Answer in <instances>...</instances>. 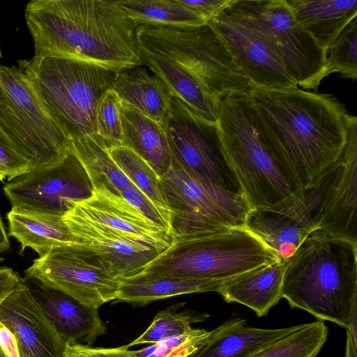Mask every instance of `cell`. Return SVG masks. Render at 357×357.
<instances>
[{"label": "cell", "mask_w": 357, "mask_h": 357, "mask_svg": "<svg viewBox=\"0 0 357 357\" xmlns=\"http://www.w3.org/2000/svg\"><path fill=\"white\" fill-rule=\"evenodd\" d=\"M248 95L274 141L282 169L298 189L337 162L348 139L349 113L335 97L298 87L252 86Z\"/></svg>", "instance_id": "1"}, {"label": "cell", "mask_w": 357, "mask_h": 357, "mask_svg": "<svg viewBox=\"0 0 357 357\" xmlns=\"http://www.w3.org/2000/svg\"><path fill=\"white\" fill-rule=\"evenodd\" d=\"M24 17L34 57H63L114 70L142 65L137 26L116 0H31Z\"/></svg>", "instance_id": "2"}, {"label": "cell", "mask_w": 357, "mask_h": 357, "mask_svg": "<svg viewBox=\"0 0 357 357\" xmlns=\"http://www.w3.org/2000/svg\"><path fill=\"white\" fill-rule=\"evenodd\" d=\"M282 298L292 308L347 328L357 307V243L312 231L285 261Z\"/></svg>", "instance_id": "3"}, {"label": "cell", "mask_w": 357, "mask_h": 357, "mask_svg": "<svg viewBox=\"0 0 357 357\" xmlns=\"http://www.w3.org/2000/svg\"><path fill=\"white\" fill-rule=\"evenodd\" d=\"M217 125L229 165L251 208L273 205L298 190L282 170L274 141L248 93L220 98Z\"/></svg>", "instance_id": "4"}, {"label": "cell", "mask_w": 357, "mask_h": 357, "mask_svg": "<svg viewBox=\"0 0 357 357\" xmlns=\"http://www.w3.org/2000/svg\"><path fill=\"white\" fill-rule=\"evenodd\" d=\"M38 99L71 142L96 133L97 104L119 70L63 57L18 60Z\"/></svg>", "instance_id": "5"}, {"label": "cell", "mask_w": 357, "mask_h": 357, "mask_svg": "<svg viewBox=\"0 0 357 357\" xmlns=\"http://www.w3.org/2000/svg\"><path fill=\"white\" fill-rule=\"evenodd\" d=\"M160 179L170 213L172 245L245 227L252 208L241 194L207 181L173 158Z\"/></svg>", "instance_id": "6"}, {"label": "cell", "mask_w": 357, "mask_h": 357, "mask_svg": "<svg viewBox=\"0 0 357 357\" xmlns=\"http://www.w3.org/2000/svg\"><path fill=\"white\" fill-rule=\"evenodd\" d=\"M281 261L262 240L241 227L188 243L171 244L136 276L227 280Z\"/></svg>", "instance_id": "7"}, {"label": "cell", "mask_w": 357, "mask_h": 357, "mask_svg": "<svg viewBox=\"0 0 357 357\" xmlns=\"http://www.w3.org/2000/svg\"><path fill=\"white\" fill-rule=\"evenodd\" d=\"M0 128L31 169L54 165L73 152L18 66L0 65Z\"/></svg>", "instance_id": "8"}, {"label": "cell", "mask_w": 357, "mask_h": 357, "mask_svg": "<svg viewBox=\"0 0 357 357\" xmlns=\"http://www.w3.org/2000/svg\"><path fill=\"white\" fill-rule=\"evenodd\" d=\"M139 44L153 48L183 66L220 99L248 94L252 84L206 23L190 27L140 25Z\"/></svg>", "instance_id": "9"}, {"label": "cell", "mask_w": 357, "mask_h": 357, "mask_svg": "<svg viewBox=\"0 0 357 357\" xmlns=\"http://www.w3.org/2000/svg\"><path fill=\"white\" fill-rule=\"evenodd\" d=\"M256 31L303 89L330 75L327 50L298 22L286 0H234L226 10Z\"/></svg>", "instance_id": "10"}, {"label": "cell", "mask_w": 357, "mask_h": 357, "mask_svg": "<svg viewBox=\"0 0 357 357\" xmlns=\"http://www.w3.org/2000/svg\"><path fill=\"white\" fill-rule=\"evenodd\" d=\"M342 165V154L314 183L298 189L273 205L252 208L245 227L262 240L282 261L287 260L303 241L317 229Z\"/></svg>", "instance_id": "11"}, {"label": "cell", "mask_w": 357, "mask_h": 357, "mask_svg": "<svg viewBox=\"0 0 357 357\" xmlns=\"http://www.w3.org/2000/svg\"><path fill=\"white\" fill-rule=\"evenodd\" d=\"M162 123L174 160L207 181L241 194L217 123L199 117L174 95Z\"/></svg>", "instance_id": "12"}, {"label": "cell", "mask_w": 357, "mask_h": 357, "mask_svg": "<svg viewBox=\"0 0 357 357\" xmlns=\"http://www.w3.org/2000/svg\"><path fill=\"white\" fill-rule=\"evenodd\" d=\"M13 208L63 217L75 202L89 197L93 188L73 152L57 163L31 169L3 187Z\"/></svg>", "instance_id": "13"}, {"label": "cell", "mask_w": 357, "mask_h": 357, "mask_svg": "<svg viewBox=\"0 0 357 357\" xmlns=\"http://www.w3.org/2000/svg\"><path fill=\"white\" fill-rule=\"evenodd\" d=\"M24 274L26 280H35L96 308L116 300L120 284L95 257L73 247L54 248L38 257Z\"/></svg>", "instance_id": "14"}, {"label": "cell", "mask_w": 357, "mask_h": 357, "mask_svg": "<svg viewBox=\"0 0 357 357\" xmlns=\"http://www.w3.org/2000/svg\"><path fill=\"white\" fill-rule=\"evenodd\" d=\"M63 218L74 238L73 248L95 257L114 278L130 279L164 250L105 225L91 220L73 209Z\"/></svg>", "instance_id": "15"}, {"label": "cell", "mask_w": 357, "mask_h": 357, "mask_svg": "<svg viewBox=\"0 0 357 357\" xmlns=\"http://www.w3.org/2000/svg\"><path fill=\"white\" fill-rule=\"evenodd\" d=\"M206 23L221 39L252 86L298 87L266 41L239 18L225 10Z\"/></svg>", "instance_id": "16"}, {"label": "cell", "mask_w": 357, "mask_h": 357, "mask_svg": "<svg viewBox=\"0 0 357 357\" xmlns=\"http://www.w3.org/2000/svg\"><path fill=\"white\" fill-rule=\"evenodd\" d=\"M0 322L15 335L20 351L32 357H63L66 342L24 279L0 303Z\"/></svg>", "instance_id": "17"}, {"label": "cell", "mask_w": 357, "mask_h": 357, "mask_svg": "<svg viewBox=\"0 0 357 357\" xmlns=\"http://www.w3.org/2000/svg\"><path fill=\"white\" fill-rule=\"evenodd\" d=\"M70 209L162 250L172 243V238L164 229L149 220L122 195L105 185L93 188L89 197L75 202Z\"/></svg>", "instance_id": "18"}, {"label": "cell", "mask_w": 357, "mask_h": 357, "mask_svg": "<svg viewBox=\"0 0 357 357\" xmlns=\"http://www.w3.org/2000/svg\"><path fill=\"white\" fill-rule=\"evenodd\" d=\"M342 165L317 229L357 243V118L349 114Z\"/></svg>", "instance_id": "19"}, {"label": "cell", "mask_w": 357, "mask_h": 357, "mask_svg": "<svg viewBox=\"0 0 357 357\" xmlns=\"http://www.w3.org/2000/svg\"><path fill=\"white\" fill-rule=\"evenodd\" d=\"M34 298L66 342L91 345L106 332L98 308L84 305L67 294L26 280Z\"/></svg>", "instance_id": "20"}, {"label": "cell", "mask_w": 357, "mask_h": 357, "mask_svg": "<svg viewBox=\"0 0 357 357\" xmlns=\"http://www.w3.org/2000/svg\"><path fill=\"white\" fill-rule=\"evenodd\" d=\"M138 50L142 63L158 76L173 95L202 119L217 123L220 99L211 94L194 75L153 48L138 43Z\"/></svg>", "instance_id": "21"}, {"label": "cell", "mask_w": 357, "mask_h": 357, "mask_svg": "<svg viewBox=\"0 0 357 357\" xmlns=\"http://www.w3.org/2000/svg\"><path fill=\"white\" fill-rule=\"evenodd\" d=\"M300 325L260 328L249 326L245 319L233 314L211 331L206 342L188 357H250L296 330Z\"/></svg>", "instance_id": "22"}, {"label": "cell", "mask_w": 357, "mask_h": 357, "mask_svg": "<svg viewBox=\"0 0 357 357\" xmlns=\"http://www.w3.org/2000/svg\"><path fill=\"white\" fill-rule=\"evenodd\" d=\"M285 261L263 266L224 282L217 293L227 303H237L266 316L282 298Z\"/></svg>", "instance_id": "23"}, {"label": "cell", "mask_w": 357, "mask_h": 357, "mask_svg": "<svg viewBox=\"0 0 357 357\" xmlns=\"http://www.w3.org/2000/svg\"><path fill=\"white\" fill-rule=\"evenodd\" d=\"M112 89L122 102L160 123L173 97L163 81L143 64L119 70Z\"/></svg>", "instance_id": "24"}, {"label": "cell", "mask_w": 357, "mask_h": 357, "mask_svg": "<svg viewBox=\"0 0 357 357\" xmlns=\"http://www.w3.org/2000/svg\"><path fill=\"white\" fill-rule=\"evenodd\" d=\"M122 145L132 149L160 176L172 164V153L162 123L121 101Z\"/></svg>", "instance_id": "25"}, {"label": "cell", "mask_w": 357, "mask_h": 357, "mask_svg": "<svg viewBox=\"0 0 357 357\" xmlns=\"http://www.w3.org/2000/svg\"><path fill=\"white\" fill-rule=\"evenodd\" d=\"M301 26L326 50L357 17L356 0H286Z\"/></svg>", "instance_id": "26"}, {"label": "cell", "mask_w": 357, "mask_h": 357, "mask_svg": "<svg viewBox=\"0 0 357 357\" xmlns=\"http://www.w3.org/2000/svg\"><path fill=\"white\" fill-rule=\"evenodd\" d=\"M7 219L8 236L20 243L21 253L30 248L41 257L54 248L74 245L73 236L61 216L11 208Z\"/></svg>", "instance_id": "27"}, {"label": "cell", "mask_w": 357, "mask_h": 357, "mask_svg": "<svg viewBox=\"0 0 357 357\" xmlns=\"http://www.w3.org/2000/svg\"><path fill=\"white\" fill-rule=\"evenodd\" d=\"M227 280L136 276L120 281L116 300L142 305L183 294L218 292L222 283Z\"/></svg>", "instance_id": "28"}, {"label": "cell", "mask_w": 357, "mask_h": 357, "mask_svg": "<svg viewBox=\"0 0 357 357\" xmlns=\"http://www.w3.org/2000/svg\"><path fill=\"white\" fill-rule=\"evenodd\" d=\"M73 151L83 166L92 188L105 185L121 195L132 183L111 157L107 146L97 134L72 142Z\"/></svg>", "instance_id": "29"}, {"label": "cell", "mask_w": 357, "mask_h": 357, "mask_svg": "<svg viewBox=\"0 0 357 357\" xmlns=\"http://www.w3.org/2000/svg\"><path fill=\"white\" fill-rule=\"evenodd\" d=\"M135 24L167 27L197 26L206 22L179 0H116Z\"/></svg>", "instance_id": "30"}, {"label": "cell", "mask_w": 357, "mask_h": 357, "mask_svg": "<svg viewBox=\"0 0 357 357\" xmlns=\"http://www.w3.org/2000/svg\"><path fill=\"white\" fill-rule=\"evenodd\" d=\"M107 149L111 157L131 183L153 202L170 225V213L160 176L148 162L132 149L122 144L107 146Z\"/></svg>", "instance_id": "31"}, {"label": "cell", "mask_w": 357, "mask_h": 357, "mask_svg": "<svg viewBox=\"0 0 357 357\" xmlns=\"http://www.w3.org/2000/svg\"><path fill=\"white\" fill-rule=\"evenodd\" d=\"M328 333L321 320L301 324L296 330L250 357H315L325 344Z\"/></svg>", "instance_id": "32"}, {"label": "cell", "mask_w": 357, "mask_h": 357, "mask_svg": "<svg viewBox=\"0 0 357 357\" xmlns=\"http://www.w3.org/2000/svg\"><path fill=\"white\" fill-rule=\"evenodd\" d=\"M181 305L182 303L159 312L146 330L128 346L155 344L165 339L183 335L192 328V324L203 321L208 317L206 313L192 311L177 312Z\"/></svg>", "instance_id": "33"}, {"label": "cell", "mask_w": 357, "mask_h": 357, "mask_svg": "<svg viewBox=\"0 0 357 357\" xmlns=\"http://www.w3.org/2000/svg\"><path fill=\"white\" fill-rule=\"evenodd\" d=\"M330 75L340 74L345 79L357 78V17L342 31L327 50Z\"/></svg>", "instance_id": "34"}, {"label": "cell", "mask_w": 357, "mask_h": 357, "mask_svg": "<svg viewBox=\"0 0 357 357\" xmlns=\"http://www.w3.org/2000/svg\"><path fill=\"white\" fill-rule=\"evenodd\" d=\"M121 100L112 89L100 98L96 109V134L107 146L122 144Z\"/></svg>", "instance_id": "35"}, {"label": "cell", "mask_w": 357, "mask_h": 357, "mask_svg": "<svg viewBox=\"0 0 357 357\" xmlns=\"http://www.w3.org/2000/svg\"><path fill=\"white\" fill-rule=\"evenodd\" d=\"M209 335L210 331L205 329L192 328L183 335L153 344V351L148 357H188L206 342Z\"/></svg>", "instance_id": "36"}, {"label": "cell", "mask_w": 357, "mask_h": 357, "mask_svg": "<svg viewBox=\"0 0 357 357\" xmlns=\"http://www.w3.org/2000/svg\"><path fill=\"white\" fill-rule=\"evenodd\" d=\"M121 195L149 220L170 236V225L166 218L153 202L134 183H132Z\"/></svg>", "instance_id": "37"}, {"label": "cell", "mask_w": 357, "mask_h": 357, "mask_svg": "<svg viewBox=\"0 0 357 357\" xmlns=\"http://www.w3.org/2000/svg\"><path fill=\"white\" fill-rule=\"evenodd\" d=\"M30 169V162L17 151L0 128V171L10 182Z\"/></svg>", "instance_id": "38"}, {"label": "cell", "mask_w": 357, "mask_h": 357, "mask_svg": "<svg viewBox=\"0 0 357 357\" xmlns=\"http://www.w3.org/2000/svg\"><path fill=\"white\" fill-rule=\"evenodd\" d=\"M64 357H138L135 351L123 345L114 348L92 347L89 345L66 342Z\"/></svg>", "instance_id": "39"}, {"label": "cell", "mask_w": 357, "mask_h": 357, "mask_svg": "<svg viewBox=\"0 0 357 357\" xmlns=\"http://www.w3.org/2000/svg\"><path fill=\"white\" fill-rule=\"evenodd\" d=\"M206 22L227 10L234 0H179Z\"/></svg>", "instance_id": "40"}, {"label": "cell", "mask_w": 357, "mask_h": 357, "mask_svg": "<svg viewBox=\"0 0 357 357\" xmlns=\"http://www.w3.org/2000/svg\"><path fill=\"white\" fill-rule=\"evenodd\" d=\"M22 280L12 268H0V303L18 287Z\"/></svg>", "instance_id": "41"}, {"label": "cell", "mask_w": 357, "mask_h": 357, "mask_svg": "<svg viewBox=\"0 0 357 357\" xmlns=\"http://www.w3.org/2000/svg\"><path fill=\"white\" fill-rule=\"evenodd\" d=\"M0 347L6 357H21L15 335L0 322Z\"/></svg>", "instance_id": "42"}, {"label": "cell", "mask_w": 357, "mask_h": 357, "mask_svg": "<svg viewBox=\"0 0 357 357\" xmlns=\"http://www.w3.org/2000/svg\"><path fill=\"white\" fill-rule=\"evenodd\" d=\"M10 249V241L6 231L4 224L0 215V252H6Z\"/></svg>", "instance_id": "43"}, {"label": "cell", "mask_w": 357, "mask_h": 357, "mask_svg": "<svg viewBox=\"0 0 357 357\" xmlns=\"http://www.w3.org/2000/svg\"><path fill=\"white\" fill-rule=\"evenodd\" d=\"M344 357H357V343L354 342L347 332Z\"/></svg>", "instance_id": "44"}, {"label": "cell", "mask_w": 357, "mask_h": 357, "mask_svg": "<svg viewBox=\"0 0 357 357\" xmlns=\"http://www.w3.org/2000/svg\"><path fill=\"white\" fill-rule=\"evenodd\" d=\"M20 356L21 357H32V356H29V354H27L20 351Z\"/></svg>", "instance_id": "45"}, {"label": "cell", "mask_w": 357, "mask_h": 357, "mask_svg": "<svg viewBox=\"0 0 357 357\" xmlns=\"http://www.w3.org/2000/svg\"><path fill=\"white\" fill-rule=\"evenodd\" d=\"M6 178V175L0 171V181H3Z\"/></svg>", "instance_id": "46"}, {"label": "cell", "mask_w": 357, "mask_h": 357, "mask_svg": "<svg viewBox=\"0 0 357 357\" xmlns=\"http://www.w3.org/2000/svg\"><path fill=\"white\" fill-rule=\"evenodd\" d=\"M0 357H6V356L3 353V350L1 349V347H0Z\"/></svg>", "instance_id": "47"}, {"label": "cell", "mask_w": 357, "mask_h": 357, "mask_svg": "<svg viewBox=\"0 0 357 357\" xmlns=\"http://www.w3.org/2000/svg\"><path fill=\"white\" fill-rule=\"evenodd\" d=\"M3 261V258L0 257V262H2Z\"/></svg>", "instance_id": "48"}, {"label": "cell", "mask_w": 357, "mask_h": 357, "mask_svg": "<svg viewBox=\"0 0 357 357\" xmlns=\"http://www.w3.org/2000/svg\"><path fill=\"white\" fill-rule=\"evenodd\" d=\"M2 56V54H1V47H0V58Z\"/></svg>", "instance_id": "49"}, {"label": "cell", "mask_w": 357, "mask_h": 357, "mask_svg": "<svg viewBox=\"0 0 357 357\" xmlns=\"http://www.w3.org/2000/svg\"><path fill=\"white\" fill-rule=\"evenodd\" d=\"M64 357V356H63Z\"/></svg>", "instance_id": "50"}]
</instances>
